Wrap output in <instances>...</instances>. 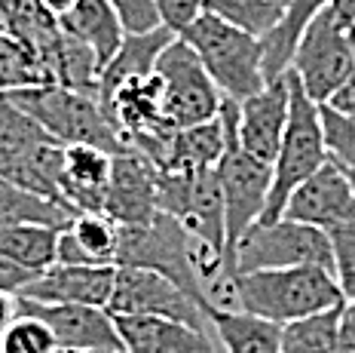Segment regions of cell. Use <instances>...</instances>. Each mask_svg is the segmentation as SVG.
Wrapping results in <instances>:
<instances>
[{"label":"cell","mask_w":355,"mask_h":353,"mask_svg":"<svg viewBox=\"0 0 355 353\" xmlns=\"http://www.w3.org/2000/svg\"><path fill=\"white\" fill-rule=\"evenodd\" d=\"M239 307L276 326H291L315 313L346 304L340 283L324 268H288V270H254L233 277Z\"/></svg>","instance_id":"6da1fadb"},{"label":"cell","mask_w":355,"mask_h":353,"mask_svg":"<svg viewBox=\"0 0 355 353\" xmlns=\"http://www.w3.org/2000/svg\"><path fill=\"white\" fill-rule=\"evenodd\" d=\"M3 95L58 145H92L107 154H123L129 148L95 92L68 90L62 83H43Z\"/></svg>","instance_id":"7a4b0ae2"},{"label":"cell","mask_w":355,"mask_h":353,"mask_svg":"<svg viewBox=\"0 0 355 353\" xmlns=\"http://www.w3.org/2000/svg\"><path fill=\"white\" fill-rule=\"evenodd\" d=\"M205 65L224 99L245 101L266 86L263 43L205 10L184 34H178Z\"/></svg>","instance_id":"3957f363"},{"label":"cell","mask_w":355,"mask_h":353,"mask_svg":"<svg viewBox=\"0 0 355 353\" xmlns=\"http://www.w3.org/2000/svg\"><path fill=\"white\" fill-rule=\"evenodd\" d=\"M288 83H291V111H288L282 148H279L276 163H272L270 200H266V209L261 215L263 224L279 222L294 190L331 160L328 145H324V132H322L319 105L306 95L303 83L291 68H288Z\"/></svg>","instance_id":"277c9868"},{"label":"cell","mask_w":355,"mask_h":353,"mask_svg":"<svg viewBox=\"0 0 355 353\" xmlns=\"http://www.w3.org/2000/svg\"><path fill=\"white\" fill-rule=\"evenodd\" d=\"M116 268H138L172 279L190 298H196L205 311L211 301L199 286L193 258H190V233L166 212H157L150 224H120V243H116Z\"/></svg>","instance_id":"5b68a950"},{"label":"cell","mask_w":355,"mask_h":353,"mask_svg":"<svg viewBox=\"0 0 355 353\" xmlns=\"http://www.w3.org/2000/svg\"><path fill=\"white\" fill-rule=\"evenodd\" d=\"M324 268L334 274V246L319 227H309L291 218H279L272 224H251L239 240L227 279L254 270H288V268Z\"/></svg>","instance_id":"8992f818"},{"label":"cell","mask_w":355,"mask_h":353,"mask_svg":"<svg viewBox=\"0 0 355 353\" xmlns=\"http://www.w3.org/2000/svg\"><path fill=\"white\" fill-rule=\"evenodd\" d=\"M291 71L297 74L309 99L315 105H324L337 86L355 71V25L340 19L331 6H324L303 28L291 58Z\"/></svg>","instance_id":"52a82bcc"},{"label":"cell","mask_w":355,"mask_h":353,"mask_svg":"<svg viewBox=\"0 0 355 353\" xmlns=\"http://www.w3.org/2000/svg\"><path fill=\"white\" fill-rule=\"evenodd\" d=\"M157 209L172 215L190 237L202 240L211 249L214 261L224 264L227 218L218 166L202 172H159Z\"/></svg>","instance_id":"ba28073f"},{"label":"cell","mask_w":355,"mask_h":353,"mask_svg":"<svg viewBox=\"0 0 355 353\" xmlns=\"http://www.w3.org/2000/svg\"><path fill=\"white\" fill-rule=\"evenodd\" d=\"M157 74L162 80V105L166 120L175 129H187L209 123L220 114L224 92L209 77L199 56L181 38H175L166 47V53L157 62Z\"/></svg>","instance_id":"9c48e42d"},{"label":"cell","mask_w":355,"mask_h":353,"mask_svg":"<svg viewBox=\"0 0 355 353\" xmlns=\"http://www.w3.org/2000/svg\"><path fill=\"white\" fill-rule=\"evenodd\" d=\"M220 190H224V218H227V246H224V277L230 274L236 246L251 224L261 222L272 188V166L251 157L242 148H230L218 163Z\"/></svg>","instance_id":"30bf717a"},{"label":"cell","mask_w":355,"mask_h":353,"mask_svg":"<svg viewBox=\"0 0 355 353\" xmlns=\"http://www.w3.org/2000/svg\"><path fill=\"white\" fill-rule=\"evenodd\" d=\"M110 316H162L205 332L209 311L190 298L172 279L138 268H116L114 295L107 301Z\"/></svg>","instance_id":"8fae6325"},{"label":"cell","mask_w":355,"mask_h":353,"mask_svg":"<svg viewBox=\"0 0 355 353\" xmlns=\"http://www.w3.org/2000/svg\"><path fill=\"white\" fill-rule=\"evenodd\" d=\"M19 313L37 316L55 335L58 353H123L116 322L105 307L43 304L19 295Z\"/></svg>","instance_id":"7c38bea8"},{"label":"cell","mask_w":355,"mask_h":353,"mask_svg":"<svg viewBox=\"0 0 355 353\" xmlns=\"http://www.w3.org/2000/svg\"><path fill=\"white\" fill-rule=\"evenodd\" d=\"M282 218L319 227L324 233L337 227H355V188L349 169H343L331 157L291 194Z\"/></svg>","instance_id":"4fadbf2b"},{"label":"cell","mask_w":355,"mask_h":353,"mask_svg":"<svg viewBox=\"0 0 355 353\" xmlns=\"http://www.w3.org/2000/svg\"><path fill=\"white\" fill-rule=\"evenodd\" d=\"M288 111H291V83L285 71L282 77L270 80L261 92L239 101V129H236L239 148L272 166L282 148Z\"/></svg>","instance_id":"5bb4252c"},{"label":"cell","mask_w":355,"mask_h":353,"mask_svg":"<svg viewBox=\"0 0 355 353\" xmlns=\"http://www.w3.org/2000/svg\"><path fill=\"white\" fill-rule=\"evenodd\" d=\"M157 185H159V169L147 157H141L132 148L114 154V172H110L105 215H110L116 224H150L159 212Z\"/></svg>","instance_id":"9a60e30c"},{"label":"cell","mask_w":355,"mask_h":353,"mask_svg":"<svg viewBox=\"0 0 355 353\" xmlns=\"http://www.w3.org/2000/svg\"><path fill=\"white\" fill-rule=\"evenodd\" d=\"M116 268H92V264H53L46 274L34 277V283L21 292V298L43 304H86L105 307L114 295Z\"/></svg>","instance_id":"2e32d148"},{"label":"cell","mask_w":355,"mask_h":353,"mask_svg":"<svg viewBox=\"0 0 355 353\" xmlns=\"http://www.w3.org/2000/svg\"><path fill=\"white\" fill-rule=\"evenodd\" d=\"M114 154L92 145H64L58 194L73 212H105Z\"/></svg>","instance_id":"e0dca14e"},{"label":"cell","mask_w":355,"mask_h":353,"mask_svg":"<svg viewBox=\"0 0 355 353\" xmlns=\"http://www.w3.org/2000/svg\"><path fill=\"white\" fill-rule=\"evenodd\" d=\"M105 111L110 117L125 145H132L141 136H153L162 126H172L166 120V105H162V80L159 74L135 77L129 83H123L110 99L105 101Z\"/></svg>","instance_id":"ac0fdd59"},{"label":"cell","mask_w":355,"mask_h":353,"mask_svg":"<svg viewBox=\"0 0 355 353\" xmlns=\"http://www.w3.org/2000/svg\"><path fill=\"white\" fill-rule=\"evenodd\" d=\"M125 353H214L205 332L162 316H114Z\"/></svg>","instance_id":"d6986e66"},{"label":"cell","mask_w":355,"mask_h":353,"mask_svg":"<svg viewBox=\"0 0 355 353\" xmlns=\"http://www.w3.org/2000/svg\"><path fill=\"white\" fill-rule=\"evenodd\" d=\"M0 31L25 43L53 74V65L62 49V22L40 0H0Z\"/></svg>","instance_id":"ffe728a7"},{"label":"cell","mask_w":355,"mask_h":353,"mask_svg":"<svg viewBox=\"0 0 355 353\" xmlns=\"http://www.w3.org/2000/svg\"><path fill=\"white\" fill-rule=\"evenodd\" d=\"M116 243L120 224L105 212H80L58 233L55 264H92V268H116Z\"/></svg>","instance_id":"44dd1931"},{"label":"cell","mask_w":355,"mask_h":353,"mask_svg":"<svg viewBox=\"0 0 355 353\" xmlns=\"http://www.w3.org/2000/svg\"><path fill=\"white\" fill-rule=\"evenodd\" d=\"M230 148H239V145L227 132L224 114H218L214 120L199 123V126L175 129L172 145L166 151V163H162L159 172H202V169H214Z\"/></svg>","instance_id":"7402d4cb"},{"label":"cell","mask_w":355,"mask_h":353,"mask_svg":"<svg viewBox=\"0 0 355 353\" xmlns=\"http://www.w3.org/2000/svg\"><path fill=\"white\" fill-rule=\"evenodd\" d=\"M178 38L175 31H168L166 25L157 28V31H147V34H125L123 47L116 49V56L110 58L101 71V80H98V101L105 108V101L120 90L123 83L135 77H147L157 71V62L159 56L166 53V47Z\"/></svg>","instance_id":"603a6c76"},{"label":"cell","mask_w":355,"mask_h":353,"mask_svg":"<svg viewBox=\"0 0 355 353\" xmlns=\"http://www.w3.org/2000/svg\"><path fill=\"white\" fill-rule=\"evenodd\" d=\"M58 22H62L64 31L73 34L77 40H83L98 56L101 71H105V65L116 56V49L125 40L123 22L107 0H77Z\"/></svg>","instance_id":"cb8c5ba5"},{"label":"cell","mask_w":355,"mask_h":353,"mask_svg":"<svg viewBox=\"0 0 355 353\" xmlns=\"http://www.w3.org/2000/svg\"><path fill=\"white\" fill-rule=\"evenodd\" d=\"M209 322L224 341L227 353H282V326L245 311L211 307Z\"/></svg>","instance_id":"d4e9b609"},{"label":"cell","mask_w":355,"mask_h":353,"mask_svg":"<svg viewBox=\"0 0 355 353\" xmlns=\"http://www.w3.org/2000/svg\"><path fill=\"white\" fill-rule=\"evenodd\" d=\"M77 212L62 200H49L34 190H25L12 181L0 179V227L10 224H40V227H55L64 231Z\"/></svg>","instance_id":"484cf974"},{"label":"cell","mask_w":355,"mask_h":353,"mask_svg":"<svg viewBox=\"0 0 355 353\" xmlns=\"http://www.w3.org/2000/svg\"><path fill=\"white\" fill-rule=\"evenodd\" d=\"M58 233L55 227L40 224H10L0 227V258L31 270L34 277L46 274L58 261Z\"/></svg>","instance_id":"4316f807"},{"label":"cell","mask_w":355,"mask_h":353,"mask_svg":"<svg viewBox=\"0 0 355 353\" xmlns=\"http://www.w3.org/2000/svg\"><path fill=\"white\" fill-rule=\"evenodd\" d=\"M328 3L331 0H291V10H288V16L282 19V25L261 40L263 43V77H266V83L276 80V77H282L285 71L291 68V58H294V49H297L303 28L319 16Z\"/></svg>","instance_id":"83f0119b"},{"label":"cell","mask_w":355,"mask_h":353,"mask_svg":"<svg viewBox=\"0 0 355 353\" xmlns=\"http://www.w3.org/2000/svg\"><path fill=\"white\" fill-rule=\"evenodd\" d=\"M205 10L242 28L251 38L263 40L282 25L291 10V0H205Z\"/></svg>","instance_id":"f1b7e54d"},{"label":"cell","mask_w":355,"mask_h":353,"mask_svg":"<svg viewBox=\"0 0 355 353\" xmlns=\"http://www.w3.org/2000/svg\"><path fill=\"white\" fill-rule=\"evenodd\" d=\"M43 83H55V80L43 68L40 58L25 43H19L6 31H0V92H16V90H28V86H43Z\"/></svg>","instance_id":"f546056e"},{"label":"cell","mask_w":355,"mask_h":353,"mask_svg":"<svg viewBox=\"0 0 355 353\" xmlns=\"http://www.w3.org/2000/svg\"><path fill=\"white\" fill-rule=\"evenodd\" d=\"M340 307L315 313L309 320H297L291 326H282V353H340L337 350Z\"/></svg>","instance_id":"4dcf8cb0"},{"label":"cell","mask_w":355,"mask_h":353,"mask_svg":"<svg viewBox=\"0 0 355 353\" xmlns=\"http://www.w3.org/2000/svg\"><path fill=\"white\" fill-rule=\"evenodd\" d=\"M0 353H58V344L46 322L19 313L12 326L0 335Z\"/></svg>","instance_id":"1f68e13d"},{"label":"cell","mask_w":355,"mask_h":353,"mask_svg":"<svg viewBox=\"0 0 355 353\" xmlns=\"http://www.w3.org/2000/svg\"><path fill=\"white\" fill-rule=\"evenodd\" d=\"M319 114H322V132H324L328 154L343 169L355 172V117L337 114L328 105H319Z\"/></svg>","instance_id":"d6a6232c"},{"label":"cell","mask_w":355,"mask_h":353,"mask_svg":"<svg viewBox=\"0 0 355 353\" xmlns=\"http://www.w3.org/2000/svg\"><path fill=\"white\" fill-rule=\"evenodd\" d=\"M334 246V277L346 301H355V227H337L328 233Z\"/></svg>","instance_id":"836d02e7"},{"label":"cell","mask_w":355,"mask_h":353,"mask_svg":"<svg viewBox=\"0 0 355 353\" xmlns=\"http://www.w3.org/2000/svg\"><path fill=\"white\" fill-rule=\"evenodd\" d=\"M114 6V13L120 16L125 34H147L162 28L159 10L153 0H107Z\"/></svg>","instance_id":"e575fe53"},{"label":"cell","mask_w":355,"mask_h":353,"mask_svg":"<svg viewBox=\"0 0 355 353\" xmlns=\"http://www.w3.org/2000/svg\"><path fill=\"white\" fill-rule=\"evenodd\" d=\"M159 10V22L175 34H184L205 13V0H153Z\"/></svg>","instance_id":"d590c367"},{"label":"cell","mask_w":355,"mask_h":353,"mask_svg":"<svg viewBox=\"0 0 355 353\" xmlns=\"http://www.w3.org/2000/svg\"><path fill=\"white\" fill-rule=\"evenodd\" d=\"M31 283H34V274H31V270H25V268H19V264L0 258V289H3V292L21 295V292H25Z\"/></svg>","instance_id":"8d00e7d4"},{"label":"cell","mask_w":355,"mask_h":353,"mask_svg":"<svg viewBox=\"0 0 355 353\" xmlns=\"http://www.w3.org/2000/svg\"><path fill=\"white\" fill-rule=\"evenodd\" d=\"M337 350L340 353H355V301H346V304L340 307Z\"/></svg>","instance_id":"74e56055"},{"label":"cell","mask_w":355,"mask_h":353,"mask_svg":"<svg viewBox=\"0 0 355 353\" xmlns=\"http://www.w3.org/2000/svg\"><path fill=\"white\" fill-rule=\"evenodd\" d=\"M324 105L331 108V111H337V114H349V117H355V71L349 77L343 80V83L334 90V95H331Z\"/></svg>","instance_id":"f35d334b"},{"label":"cell","mask_w":355,"mask_h":353,"mask_svg":"<svg viewBox=\"0 0 355 353\" xmlns=\"http://www.w3.org/2000/svg\"><path fill=\"white\" fill-rule=\"evenodd\" d=\"M19 316V295L0 289V335L12 326V320Z\"/></svg>","instance_id":"ab89813d"},{"label":"cell","mask_w":355,"mask_h":353,"mask_svg":"<svg viewBox=\"0 0 355 353\" xmlns=\"http://www.w3.org/2000/svg\"><path fill=\"white\" fill-rule=\"evenodd\" d=\"M328 6L337 13L340 19H346V22H352L355 25V0H331Z\"/></svg>","instance_id":"60d3db41"},{"label":"cell","mask_w":355,"mask_h":353,"mask_svg":"<svg viewBox=\"0 0 355 353\" xmlns=\"http://www.w3.org/2000/svg\"><path fill=\"white\" fill-rule=\"evenodd\" d=\"M40 3H43V6H46V10H49V13H53V16H58V19H62V16H64V13H68V10H71V6H73V3H77V0H40Z\"/></svg>","instance_id":"b9f144b4"},{"label":"cell","mask_w":355,"mask_h":353,"mask_svg":"<svg viewBox=\"0 0 355 353\" xmlns=\"http://www.w3.org/2000/svg\"><path fill=\"white\" fill-rule=\"evenodd\" d=\"M349 179H352V188H355V172H349Z\"/></svg>","instance_id":"7bdbcfd3"},{"label":"cell","mask_w":355,"mask_h":353,"mask_svg":"<svg viewBox=\"0 0 355 353\" xmlns=\"http://www.w3.org/2000/svg\"><path fill=\"white\" fill-rule=\"evenodd\" d=\"M123 353H125V350H123Z\"/></svg>","instance_id":"ee69618b"}]
</instances>
